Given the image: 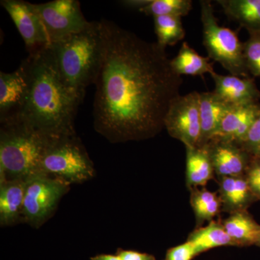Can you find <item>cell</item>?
I'll return each mask as SVG.
<instances>
[{
    "instance_id": "cell-1",
    "label": "cell",
    "mask_w": 260,
    "mask_h": 260,
    "mask_svg": "<svg viewBox=\"0 0 260 260\" xmlns=\"http://www.w3.org/2000/svg\"><path fill=\"white\" fill-rule=\"evenodd\" d=\"M104 51L96 81L94 124L112 142L144 139L164 127L183 80L165 49L102 20Z\"/></svg>"
},
{
    "instance_id": "cell-2",
    "label": "cell",
    "mask_w": 260,
    "mask_h": 260,
    "mask_svg": "<svg viewBox=\"0 0 260 260\" xmlns=\"http://www.w3.org/2000/svg\"><path fill=\"white\" fill-rule=\"evenodd\" d=\"M29 91L17 120L51 138L75 134L74 121L84 98L61 78L50 48L29 54Z\"/></svg>"
},
{
    "instance_id": "cell-3",
    "label": "cell",
    "mask_w": 260,
    "mask_h": 260,
    "mask_svg": "<svg viewBox=\"0 0 260 260\" xmlns=\"http://www.w3.org/2000/svg\"><path fill=\"white\" fill-rule=\"evenodd\" d=\"M56 68L65 83L81 96L95 84L104 56L102 20L90 22L83 30L49 46Z\"/></svg>"
},
{
    "instance_id": "cell-4",
    "label": "cell",
    "mask_w": 260,
    "mask_h": 260,
    "mask_svg": "<svg viewBox=\"0 0 260 260\" xmlns=\"http://www.w3.org/2000/svg\"><path fill=\"white\" fill-rule=\"evenodd\" d=\"M1 181L23 180L44 174L42 162L51 137L23 121L1 123Z\"/></svg>"
},
{
    "instance_id": "cell-5",
    "label": "cell",
    "mask_w": 260,
    "mask_h": 260,
    "mask_svg": "<svg viewBox=\"0 0 260 260\" xmlns=\"http://www.w3.org/2000/svg\"><path fill=\"white\" fill-rule=\"evenodd\" d=\"M200 10L203 44L208 57L220 63L231 75L248 78L249 73L244 59V43L240 42L237 32L219 25L211 2H200Z\"/></svg>"
},
{
    "instance_id": "cell-6",
    "label": "cell",
    "mask_w": 260,
    "mask_h": 260,
    "mask_svg": "<svg viewBox=\"0 0 260 260\" xmlns=\"http://www.w3.org/2000/svg\"><path fill=\"white\" fill-rule=\"evenodd\" d=\"M42 170L68 184L83 182L94 175L93 164L75 134L51 138L43 156Z\"/></svg>"
},
{
    "instance_id": "cell-7",
    "label": "cell",
    "mask_w": 260,
    "mask_h": 260,
    "mask_svg": "<svg viewBox=\"0 0 260 260\" xmlns=\"http://www.w3.org/2000/svg\"><path fill=\"white\" fill-rule=\"evenodd\" d=\"M68 189V184L64 181L45 174L29 178L25 181L22 213L32 225L43 223L55 209Z\"/></svg>"
},
{
    "instance_id": "cell-8",
    "label": "cell",
    "mask_w": 260,
    "mask_h": 260,
    "mask_svg": "<svg viewBox=\"0 0 260 260\" xmlns=\"http://www.w3.org/2000/svg\"><path fill=\"white\" fill-rule=\"evenodd\" d=\"M199 99L200 93L196 91L178 95L171 103L164 119V127L169 134L185 147L200 146Z\"/></svg>"
},
{
    "instance_id": "cell-9",
    "label": "cell",
    "mask_w": 260,
    "mask_h": 260,
    "mask_svg": "<svg viewBox=\"0 0 260 260\" xmlns=\"http://www.w3.org/2000/svg\"><path fill=\"white\" fill-rule=\"evenodd\" d=\"M45 29L49 45L63 38L83 30L90 22L82 13L76 0H54L35 4Z\"/></svg>"
},
{
    "instance_id": "cell-10",
    "label": "cell",
    "mask_w": 260,
    "mask_h": 260,
    "mask_svg": "<svg viewBox=\"0 0 260 260\" xmlns=\"http://www.w3.org/2000/svg\"><path fill=\"white\" fill-rule=\"evenodd\" d=\"M28 65L24 59L13 72L0 73V120L1 123L14 121L21 116L29 91Z\"/></svg>"
},
{
    "instance_id": "cell-11",
    "label": "cell",
    "mask_w": 260,
    "mask_h": 260,
    "mask_svg": "<svg viewBox=\"0 0 260 260\" xmlns=\"http://www.w3.org/2000/svg\"><path fill=\"white\" fill-rule=\"evenodd\" d=\"M1 5L14 22L29 54L49 47L47 32L35 4L23 0H3Z\"/></svg>"
},
{
    "instance_id": "cell-12",
    "label": "cell",
    "mask_w": 260,
    "mask_h": 260,
    "mask_svg": "<svg viewBox=\"0 0 260 260\" xmlns=\"http://www.w3.org/2000/svg\"><path fill=\"white\" fill-rule=\"evenodd\" d=\"M205 146L208 148L214 172L221 177H242L248 161L247 152L240 145L214 139Z\"/></svg>"
},
{
    "instance_id": "cell-13",
    "label": "cell",
    "mask_w": 260,
    "mask_h": 260,
    "mask_svg": "<svg viewBox=\"0 0 260 260\" xmlns=\"http://www.w3.org/2000/svg\"><path fill=\"white\" fill-rule=\"evenodd\" d=\"M210 75L215 82L214 93L228 105H245L258 103L259 100V89L254 80L249 77L221 75L215 72Z\"/></svg>"
},
{
    "instance_id": "cell-14",
    "label": "cell",
    "mask_w": 260,
    "mask_h": 260,
    "mask_svg": "<svg viewBox=\"0 0 260 260\" xmlns=\"http://www.w3.org/2000/svg\"><path fill=\"white\" fill-rule=\"evenodd\" d=\"M259 114V103L232 107L224 116L218 132L212 140H226L242 145Z\"/></svg>"
},
{
    "instance_id": "cell-15",
    "label": "cell",
    "mask_w": 260,
    "mask_h": 260,
    "mask_svg": "<svg viewBox=\"0 0 260 260\" xmlns=\"http://www.w3.org/2000/svg\"><path fill=\"white\" fill-rule=\"evenodd\" d=\"M200 116L201 123L200 146H205L213 139L231 106L224 103L214 92L200 93Z\"/></svg>"
},
{
    "instance_id": "cell-16",
    "label": "cell",
    "mask_w": 260,
    "mask_h": 260,
    "mask_svg": "<svg viewBox=\"0 0 260 260\" xmlns=\"http://www.w3.org/2000/svg\"><path fill=\"white\" fill-rule=\"evenodd\" d=\"M225 15L249 32H260V0H218Z\"/></svg>"
},
{
    "instance_id": "cell-17",
    "label": "cell",
    "mask_w": 260,
    "mask_h": 260,
    "mask_svg": "<svg viewBox=\"0 0 260 260\" xmlns=\"http://www.w3.org/2000/svg\"><path fill=\"white\" fill-rule=\"evenodd\" d=\"M25 181H1L0 220L2 225H10L23 211Z\"/></svg>"
},
{
    "instance_id": "cell-18",
    "label": "cell",
    "mask_w": 260,
    "mask_h": 260,
    "mask_svg": "<svg viewBox=\"0 0 260 260\" xmlns=\"http://www.w3.org/2000/svg\"><path fill=\"white\" fill-rule=\"evenodd\" d=\"M186 182L188 186L206 185L213 177L214 169L206 146L186 147Z\"/></svg>"
},
{
    "instance_id": "cell-19",
    "label": "cell",
    "mask_w": 260,
    "mask_h": 260,
    "mask_svg": "<svg viewBox=\"0 0 260 260\" xmlns=\"http://www.w3.org/2000/svg\"><path fill=\"white\" fill-rule=\"evenodd\" d=\"M224 229L234 246H250L257 244L260 225L244 210L233 213L223 223Z\"/></svg>"
},
{
    "instance_id": "cell-20",
    "label": "cell",
    "mask_w": 260,
    "mask_h": 260,
    "mask_svg": "<svg viewBox=\"0 0 260 260\" xmlns=\"http://www.w3.org/2000/svg\"><path fill=\"white\" fill-rule=\"evenodd\" d=\"M170 64L174 73L181 77L203 76L215 72L213 64L210 62V58L200 55L186 42L181 44L180 50L175 57L171 59Z\"/></svg>"
},
{
    "instance_id": "cell-21",
    "label": "cell",
    "mask_w": 260,
    "mask_h": 260,
    "mask_svg": "<svg viewBox=\"0 0 260 260\" xmlns=\"http://www.w3.org/2000/svg\"><path fill=\"white\" fill-rule=\"evenodd\" d=\"M220 199L224 206L233 213L244 210L251 200L252 191L247 179L242 177H222Z\"/></svg>"
},
{
    "instance_id": "cell-22",
    "label": "cell",
    "mask_w": 260,
    "mask_h": 260,
    "mask_svg": "<svg viewBox=\"0 0 260 260\" xmlns=\"http://www.w3.org/2000/svg\"><path fill=\"white\" fill-rule=\"evenodd\" d=\"M194 245L198 254L213 248L234 246L223 224L212 221L207 226L200 228L190 234L187 239Z\"/></svg>"
},
{
    "instance_id": "cell-23",
    "label": "cell",
    "mask_w": 260,
    "mask_h": 260,
    "mask_svg": "<svg viewBox=\"0 0 260 260\" xmlns=\"http://www.w3.org/2000/svg\"><path fill=\"white\" fill-rule=\"evenodd\" d=\"M153 18L157 44L162 49H166L168 46L175 45L184 39L185 30L181 17L164 15Z\"/></svg>"
},
{
    "instance_id": "cell-24",
    "label": "cell",
    "mask_w": 260,
    "mask_h": 260,
    "mask_svg": "<svg viewBox=\"0 0 260 260\" xmlns=\"http://www.w3.org/2000/svg\"><path fill=\"white\" fill-rule=\"evenodd\" d=\"M191 205L199 222L210 220L218 215L221 201L216 194L206 189H194L191 193Z\"/></svg>"
},
{
    "instance_id": "cell-25",
    "label": "cell",
    "mask_w": 260,
    "mask_h": 260,
    "mask_svg": "<svg viewBox=\"0 0 260 260\" xmlns=\"http://www.w3.org/2000/svg\"><path fill=\"white\" fill-rule=\"evenodd\" d=\"M191 8L192 2L190 0H151L140 12L147 15H152L153 18L164 15L182 18L189 14Z\"/></svg>"
},
{
    "instance_id": "cell-26",
    "label": "cell",
    "mask_w": 260,
    "mask_h": 260,
    "mask_svg": "<svg viewBox=\"0 0 260 260\" xmlns=\"http://www.w3.org/2000/svg\"><path fill=\"white\" fill-rule=\"evenodd\" d=\"M244 43V55L249 73L260 78V32H249Z\"/></svg>"
},
{
    "instance_id": "cell-27",
    "label": "cell",
    "mask_w": 260,
    "mask_h": 260,
    "mask_svg": "<svg viewBox=\"0 0 260 260\" xmlns=\"http://www.w3.org/2000/svg\"><path fill=\"white\" fill-rule=\"evenodd\" d=\"M249 154L260 157V114L249 129L244 142L240 145Z\"/></svg>"
},
{
    "instance_id": "cell-28",
    "label": "cell",
    "mask_w": 260,
    "mask_h": 260,
    "mask_svg": "<svg viewBox=\"0 0 260 260\" xmlns=\"http://www.w3.org/2000/svg\"><path fill=\"white\" fill-rule=\"evenodd\" d=\"M198 254L194 245L187 241L181 245L169 249L166 260H192Z\"/></svg>"
},
{
    "instance_id": "cell-29",
    "label": "cell",
    "mask_w": 260,
    "mask_h": 260,
    "mask_svg": "<svg viewBox=\"0 0 260 260\" xmlns=\"http://www.w3.org/2000/svg\"><path fill=\"white\" fill-rule=\"evenodd\" d=\"M247 177L246 179L253 194L260 198V161L253 164L248 172Z\"/></svg>"
},
{
    "instance_id": "cell-30",
    "label": "cell",
    "mask_w": 260,
    "mask_h": 260,
    "mask_svg": "<svg viewBox=\"0 0 260 260\" xmlns=\"http://www.w3.org/2000/svg\"><path fill=\"white\" fill-rule=\"evenodd\" d=\"M116 255L121 260H155V256L151 254L133 250L119 249L116 252Z\"/></svg>"
},
{
    "instance_id": "cell-31",
    "label": "cell",
    "mask_w": 260,
    "mask_h": 260,
    "mask_svg": "<svg viewBox=\"0 0 260 260\" xmlns=\"http://www.w3.org/2000/svg\"><path fill=\"white\" fill-rule=\"evenodd\" d=\"M151 0H126V1H121L120 3L128 8H133L140 10L142 8H145L150 3Z\"/></svg>"
},
{
    "instance_id": "cell-32",
    "label": "cell",
    "mask_w": 260,
    "mask_h": 260,
    "mask_svg": "<svg viewBox=\"0 0 260 260\" xmlns=\"http://www.w3.org/2000/svg\"><path fill=\"white\" fill-rule=\"evenodd\" d=\"M91 260H121L117 255H112V254H99L93 257L90 258Z\"/></svg>"
},
{
    "instance_id": "cell-33",
    "label": "cell",
    "mask_w": 260,
    "mask_h": 260,
    "mask_svg": "<svg viewBox=\"0 0 260 260\" xmlns=\"http://www.w3.org/2000/svg\"><path fill=\"white\" fill-rule=\"evenodd\" d=\"M257 244H259V245L260 246V236L259 238V240H258Z\"/></svg>"
}]
</instances>
